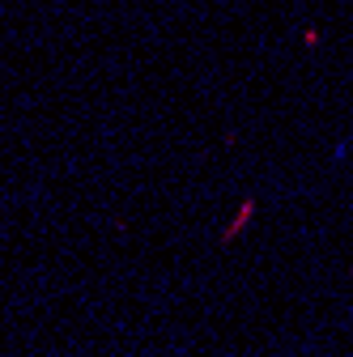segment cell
<instances>
[{"label":"cell","mask_w":353,"mask_h":357,"mask_svg":"<svg viewBox=\"0 0 353 357\" xmlns=\"http://www.w3.org/2000/svg\"><path fill=\"white\" fill-rule=\"evenodd\" d=\"M255 208H260V204H255V196H243V200H239V208H234V217L226 221V230H222V247H230V243H239V234H243V230L251 226V221H255Z\"/></svg>","instance_id":"1"},{"label":"cell","mask_w":353,"mask_h":357,"mask_svg":"<svg viewBox=\"0 0 353 357\" xmlns=\"http://www.w3.org/2000/svg\"><path fill=\"white\" fill-rule=\"evenodd\" d=\"M320 43H324V38H320V30H315V26H306V30H302V47H311V52H315Z\"/></svg>","instance_id":"2"}]
</instances>
